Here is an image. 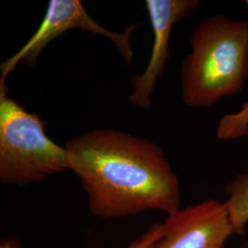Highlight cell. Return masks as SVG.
I'll list each match as a JSON object with an SVG mask.
<instances>
[{
    "label": "cell",
    "instance_id": "52a82bcc",
    "mask_svg": "<svg viewBox=\"0 0 248 248\" xmlns=\"http://www.w3.org/2000/svg\"><path fill=\"white\" fill-rule=\"evenodd\" d=\"M224 192L234 234H244L248 224V172L236 175L225 185Z\"/></svg>",
    "mask_w": 248,
    "mask_h": 248
},
{
    "label": "cell",
    "instance_id": "277c9868",
    "mask_svg": "<svg viewBox=\"0 0 248 248\" xmlns=\"http://www.w3.org/2000/svg\"><path fill=\"white\" fill-rule=\"evenodd\" d=\"M138 26L139 24H132L126 26L122 33L115 32L99 25L91 18L79 0H51L45 18L35 33L18 53L2 62L0 84H5L6 78L18 62H21L28 67H33L39 55L47 45L73 29H79L94 35L108 38L115 45L124 62L131 65L134 57L131 37Z\"/></svg>",
    "mask_w": 248,
    "mask_h": 248
},
{
    "label": "cell",
    "instance_id": "8992f818",
    "mask_svg": "<svg viewBox=\"0 0 248 248\" xmlns=\"http://www.w3.org/2000/svg\"><path fill=\"white\" fill-rule=\"evenodd\" d=\"M200 0H145L154 42L150 59L142 75L134 76L131 83L133 91L129 101L141 109L152 107L151 96L157 80L163 77L169 58V41L172 31L179 21L185 19L201 5Z\"/></svg>",
    "mask_w": 248,
    "mask_h": 248
},
{
    "label": "cell",
    "instance_id": "7a4b0ae2",
    "mask_svg": "<svg viewBox=\"0 0 248 248\" xmlns=\"http://www.w3.org/2000/svg\"><path fill=\"white\" fill-rule=\"evenodd\" d=\"M180 70L186 106L209 108L242 92L248 80V21L221 14L202 18Z\"/></svg>",
    "mask_w": 248,
    "mask_h": 248
},
{
    "label": "cell",
    "instance_id": "7c38bea8",
    "mask_svg": "<svg viewBox=\"0 0 248 248\" xmlns=\"http://www.w3.org/2000/svg\"><path fill=\"white\" fill-rule=\"evenodd\" d=\"M243 248H248V245H246V246H245V247H244Z\"/></svg>",
    "mask_w": 248,
    "mask_h": 248
},
{
    "label": "cell",
    "instance_id": "5b68a950",
    "mask_svg": "<svg viewBox=\"0 0 248 248\" xmlns=\"http://www.w3.org/2000/svg\"><path fill=\"white\" fill-rule=\"evenodd\" d=\"M233 234L225 202L209 199L167 215L144 248H225Z\"/></svg>",
    "mask_w": 248,
    "mask_h": 248
},
{
    "label": "cell",
    "instance_id": "3957f363",
    "mask_svg": "<svg viewBox=\"0 0 248 248\" xmlns=\"http://www.w3.org/2000/svg\"><path fill=\"white\" fill-rule=\"evenodd\" d=\"M7 92L6 84H0L1 183L24 186L68 170L66 151L49 138L41 117Z\"/></svg>",
    "mask_w": 248,
    "mask_h": 248
},
{
    "label": "cell",
    "instance_id": "8fae6325",
    "mask_svg": "<svg viewBox=\"0 0 248 248\" xmlns=\"http://www.w3.org/2000/svg\"><path fill=\"white\" fill-rule=\"evenodd\" d=\"M246 5H247V7H248V0H247V1H246Z\"/></svg>",
    "mask_w": 248,
    "mask_h": 248
},
{
    "label": "cell",
    "instance_id": "ba28073f",
    "mask_svg": "<svg viewBox=\"0 0 248 248\" xmlns=\"http://www.w3.org/2000/svg\"><path fill=\"white\" fill-rule=\"evenodd\" d=\"M216 135L222 141L248 137V101L243 103L239 111L222 116L217 125Z\"/></svg>",
    "mask_w": 248,
    "mask_h": 248
},
{
    "label": "cell",
    "instance_id": "6da1fadb",
    "mask_svg": "<svg viewBox=\"0 0 248 248\" xmlns=\"http://www.w3.org/2000/svg\"><path fill=\"white\" fill-rule=\"evenodd\" d=\"M67 169L79 178L92 215L121 219L181 208L180 182L164 149L144 137L97 129L65 142Z\"/></svg>",
    "mask_w": 248,
    "mask_h": 248
},
{
    "label": "cell",
    "instance_id": "30bf717a",
    "mask_svg": "<svg viewBox=\"0 0 248 248\" xmlns=\"http://www.w3.org/2000/svg\"><path fill=\"white\" fill-rule=\"evenodd\" d=\"M0 248H24L20 241L15 236H9L6 239L1 240Z\"/></svg>",
    "mask_w": 248,
    "mask_h": 248
},
{
    "label": "cell",
    "instance_id": "9c48e42d",
    "mask_svg": "<svg viewBox=\"0 0 248 248\" xmlns=\"http://www.w3.org/2000/svg\"><path fill=\"white\" fill-rule=\"evenodd\" d=\"M160 223H155L137 239L133 240L128 248H144L155 237L159 231Z\"/></svg>",
    "mask_w": 248,
    "mask_h": 248
}]
</instances>
